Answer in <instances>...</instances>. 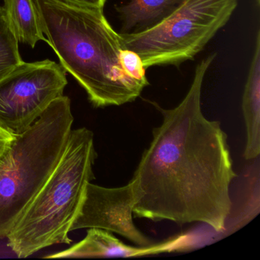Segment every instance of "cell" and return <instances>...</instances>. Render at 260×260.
Returning <instances> with one entry per match:
<instances>
[{
	"label": "cell",
	"instance_id": "16",
	"mask_svg": "<svg viewBox=\"0 0 260 260\" xmlns=\"http://www.w3.org/2000/svg\"><path fill=\"white\" fill-rule=\"evenodd\" d=\"M259 2V0H258V3Z\"/></svg>",
	"mask_w": 260,
	"mask_h": 260
},
{
	"label": "cell",
	"instance_id": "1",
	"mask_svg": "<svg viewBox=\"0 0 260 260\" xmlns=\"http://www.w3.org/2000/svg\"><path fill=\"white\" fill-rule=\"evenodd\" d=\"M215 57L211 54L198 65L188 93L174 109L150 101L162 121L132 178L138 191L135 217L226 229L237 174L228 135L219 121L205 118L201 106L204 78Z\"/></svg>",
	"mask_w": 260,
	"mask_h": 260
},
{
	"label": "cell",
	"instance_id": "8",
	"mask_svg": "<svg viewBox=\"0 0 260 260\" xmlns=\"http://www.w3.org/2000/svg\"><path fill=\"white\" fill-rule=\"evenodd\" d=\"M179 240L150 246H132L121 242L110 231L89 228L84 239L68 249L45 255V258L135 257L170 252L179 247Z\"/></svg>",
	"mask_w": 260,
	"mask_h": 260
},
{
	"label": "cell",
	"instance_id": "10",
	"mask_svg": "<svg viewBox=\"0 0 260 260\" xmlns=\"http://www.w3.org/2000/svg\"><path fill=\"white\" fill-rule=\"evenodd\" d=\"M180 0H130L128 4L117 7L122 22V32L147 29L167 17Z\"/></svg>",
	"mask_w": 260,
	"mask_h": 260
},
{
	"label": "cell",
	"instance_id": "7",
	"mask_svg": "<svg viewBox=\"0 0 260 260\" xmlns=\"http://www.w3.org/2000/svg\"><path fill=\"white\" fill-rule=\"evenodd\" d=\"M138 202L136 183L106 188L89 182L78 217L71 231L99 228L119 234L138 246L155 244L143 234L133 220V208Z\"/></svg>",
	"mask_w": 260,
	"mask_h": 260
},
{
	"label": "cell",
	"instance_id": "3",
	"mask_svg": "<svg viewBox=\"0 0 260 260\" xmlns=\"http://www.w3.org/2000/svg\"><path fill=\"white\" fill-rule=\"evenodd\" d=\"M97 158L94 135L86 127L71 130L64 150L6 238L19 258H27L55 244H70L88 184L95 179Z\"/></svg>",
	"mask_w": 260,
	"mask_h": 260
},
{
	"label": "cell",
	"instance_id": "14",
	"mask_svg": "<svg viewBox=\"0 0 260 260\" xmlns=\"http://www.w3.org/2000/svg\"><path fill=\"white\" fill-rule=\"evenodd\" d=\"M62 1L73 5L99 9H104L105 5L107 2V0H62Z\"/></svg>",
	"mask_w": 260,
	"mask_h": 260
},
{
	"label": "cell",
	"instance_id": "11",
	"mask_svg": "<svg viewBox=\"0 0 260 260\" xmlns=\"http://www.w3.org/2000/svg\"><path fill=\"white\" fill-rule=\"evenodd\" d=\"M3 7L7 22L20 43L34 48L45 41L35 0H4Z\"/></svg>",
	"mask_w": 260,
	"mask_h": 260
},
{
	"label": "cell",
	"instance_id": "15",
	"mask_svg": "<svg viewBox=\"0 0 260 260\" xmlns=\"http://www.w3.org/2000/svg\"><path fill=\"white\" fill-rule=\"evenodd\" d=\"M13 138V135L0 127V158L8 150Z\"/></svg>",
	"mask_w": 260,
	"mask_h": 260
},
{
	"label": "cell",
	"instance_id": "13",
	"mask_svg": "<svg viewBox=\"0 0 260 260\" xmlns=\"http://www.w3.org/2000/svg\"><path fill=\"white\" fill-rule=\"evenodd\" d=\"M119 63L123 71L129 77L145 86H148L146 76V68L141 57L135 51L121 49L120 51Z\"/></svg>",
	"mask_w": 260,
	"mask_h": 260
},
{
	"label": "cell",
	"instance_id": "5",
	"mask_svg": "<svg viewBox=\"0 0 260 260\" xmlns=\"http://www.w3.org/2000/svg\"><path fill=\"white\" fill-rule=\"evenodd\" d=\"M237 0H180L160 22L147 29L120 33L121 48L135 51L146 69L179 67L193 60L223 28Z\"/></svg>",
	"mask_w": 260,
	"mask_h": 260
},
{
	"label": "cell",
	"instance_id": "12",
	"mask_svg": "<svg viewBox=\"0 0 260 260\" xmlns=\"http://www.w3.org/2000/svg\"><path fill=\"white\" fill-rule=\"evenodd\" d=\"M22 62L19 42L7 22L4 9L0 7V79Z\"/></svg>",
	"mask_w": 260,
	"mask_h": 260
},
{
	"label": "cell",
	"instance_id": "9",
	"mask_svg": "<svg viewBox=\"0 0 260 260\" xmlns=\"http://www.w3.org/2000/svg\"><path fill=\"white\" fill-rule=\"evenodd\" d=\"M246 125V142L243 157L255 159L260 154V31L257 33L255 52L249 68L242 101Z\"/></svg>",
	"mask_w": 260,
	"mask_h": 260
},
{
	"label": "cell",
	"instance_id": "2",
	"mask_svg": "<svg viewBox=\"0 0 260 260\" xmlns=\"http://www.w3.org/2000/svg\"><path fill=\"white\" fill-rule=\"evenodd\" d=\"M46 42L60 65L85 89L95 108L135 101L144 85L125 74L119 63L121 38L103 9L62 0H35Z\"/></svg>",
	"mask_w": 260,
	"mask_h": 260
},
{
	"label": "cell",
	"instance_id": "4",
	"mask_svg": "<svg viewBox=\"0 0 260 260\" xmlns=\"http://www.w3.org/2000/svg\"><path fill=\"white\" fill-rule=\"evenodd\" d=\"M71 100H54L0 158V239L7 237L57 165L72 130Z\"/></svg>",
	"mask_w": 260,
	"mask_h": 260
},
{
	"label": "cell",
	"instance_id": "6",
	"mask_svg": "<svg viewBox=\"0 0 260 260\" xmlns=\"http://www.w3.org/2000/svg\"><path fill=\"white\" fill-rule=\"evenodd\" d=\"M68 83L60 63L22 62L0 79V127L13 136L25 132L63 95Z\"/></svg>",
	"mask_w": 260,
	"mask_h": 260
}]
</instances>
